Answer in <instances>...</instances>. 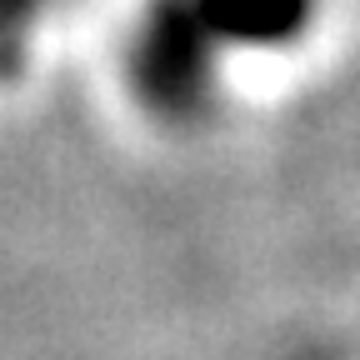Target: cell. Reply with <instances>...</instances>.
<instances>
[{"label":"cell","instance_id":"1","mask_svg":"<svg viewBox=\"0 0 360 360\" xmlns=\"http://www.w3.org/2000/svg\"><path fill=\"white\" fill-rule=\"evenodd\" d=\"M300 11H305V0H195L186 11H170L150 40V80L165 96L191 90L195 70L205 60V45L215 35L276 40L300 20Z\"/></svg>","mask_w":360,"mask_h":360}]
</instances>
